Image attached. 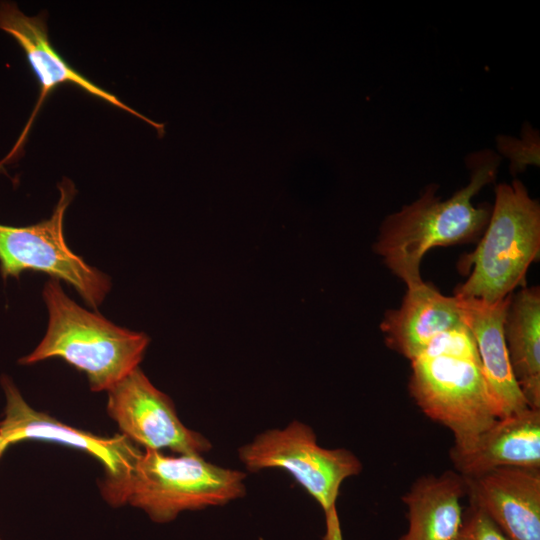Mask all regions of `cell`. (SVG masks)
Masks as SVG:
<instances>
[{
	"label": "cell",
	"mask_w": 540,
	"mask_h": 540,
	"mask_svg": "<svg viewBox=\"0 0 540 540\" xmlns=\"http://www.w3.org/2000/svg\"><path fill=\"white\" fill-rule=\"evenodd\" d=\"M411 369L410 395L427 417L451 431L450 455L471 451L498 418L468 327L436 337Z\"/></svg>",
	"instance_id": "7a4b0ae2"
},
{
	"label": "cell",
	"mask_w": 540,
	"mask_h": 540,
	"mask_svg": "<svg viewBox=\"0 0 540 540\" xmlns=\"http://www.w3.org/2000/svg\"><path fill=\"white\" fill-rule=\"evenodd\" d=\"M238 458L250 472L276 468L289 473L323 512L336 506L342 483L362 471L354 453L320 446L313 429L296 420L258 434L238 449Z\"/></svg>",
	"instance_id": "52a82bcc"
},
{
	"label": "cell",
	"mask_w": 540,
	"mask_h": 540,
	"mask_svg": "<svg viewBox=\"0 0 540 540\" xmlns=\"http://www.w3.org/2000/svg\"><path fill=\"white\" fill-rule=\"evenodd\" d=\"M540 252V205L520 181L495 189L485 233L478 246L461 260L472 273L455 295L488 303L505 299L525 278Z\"/></svg>",
	"instance_id": "277c9868"
},
{
	"label": "cell",
	"mask_w": 540,
	"mask_h": 540,
	"mask_svg": "<svg viewBox=\"0 0 540 540\" xmlns=\"http://www.w3.org/2000/svg\"><path fill=\"white\" fill-rule=\"evenodd\" d=\"M456 540H510L498 525L473 504L464 509Z\"/></svg>",
	"instance_id": "ac0fdd59"
},
{
	"label": "cell",
	"mask_w": 540,
	"mask_h": 540,
	"mask_svg": "<svg viewBox=\"0 0 540 540\" xmlns=\"http://www.w3.org/2000/svg\"><path fill=\"white\" fill-rule=\"evenodd\" d=\"M511 295L494 303L455 295L475 340L497 418L529 407L513 375L503 330Z\"/></svg>",
	"instance_id": "7c38bea8"
},
{
	"label": "cell",
	"mask_w": 540,
	"mask_h": 540,
	"mask_svg": "<svg viewBox=\"0 0 540 540\" xmlns=\"http://www.w3.org/2000/svg\"><path fill=\"white\" fill-rule=\"evenodd\" d=\"M450 458L466 478L499 468L540 470V409L527 407L496 419L471 451Z\"/></svg>",
	"instance_id": "4fadbf2b"
},
{
	"label": "cell",
	"mask_w": 540,
	"mask_h": 540,
	"mask_svg": "<svg viewBox=\"0 0 540 540\" xmlns=\"http://www.w3.org/2000/svg\"><path fill=\"white\" fill-rule=\"evenodd\" d=\"M8 446H10V444L2 436H0V458L2 457Z\"/></svg>",
	"instance_id": "d6986e66"
},
{
	"label": "cell",
	"mask_w": 540,
	"mask_h": 540,
	"mask_svg": "<svg viewBox=\"0 0 540 540\" xmlns=\"http://www.w3.org/2000/svg\"><path fill=\"white\" fill-rule=\"evenodd\" d=\"M242 471L224 468L201 454L168 456L144 449L124 493V504L142 509L156 523L173 521L181 512L222 506L246 492Z\"/></svg>",
	"instance_id": "5b68a950"
},
{
	"label": "cell",
	"mask_w": 540,
	"mask_h": 540,
	"mask_svg": "<svg viewBox=\"0 0 540 540\" xmlns=\"http://www.w3.org/2000/svg\"><path fill=\"white\" fill-rule=\"evenodd\" d=\"M503 330L515 380L529 407L540 409L539 287L511 295Z\"/></svg>",
	"instance_id": "2e32d148"
},
{
	"label": "cell",
	"mask_w": 540,
	"mask_h": 540,
	"mask_svg": "<svg viewBox=\"0 0 540 540\" xmlns=\"http://www.w3.org/2000/svg\"><path fill=\"white\" fill-rule=\"evenodd\" d=\"M539 135L530 126L525 125L521 138L499 136L498 150L510 160L511 171L524 170L528 165H539Z\"/></svg>",
	"instance_id": "e0dca14e"
},
{
	"label": "cell",
	"mask_w": 540,
	"mask_h": 540,
	"mask_svg": "<svg viewBox=\"0 0 540 540\" xmlns=\"http://www.w3.org/2000/svg\"><path fill=\"white\" fill-rule=\"evenodd\" d=\"M500 158L490 150L470 156V181L449 199L441 200L430 185L422 195L382 224L376 252L407 288L422 283L420 263L436 246L470 242L485 229L492 207L475 206L473 197L497 174Z\"/></svg>",
	"instance_id": "6da1fadb"
},
{
	"label": "cell",
	"mask_w": 540,
	"mask_h": 540,
	"mask_svg": "<svg viewBox=\"0 0 540 540\" xmlns=\"http://www.w3.org/2000/svg\"><path fill=\"white\" fill-rule=\"evenodd\" d=\"M6 404L0 421V436L10 445L25 440L56 442L86 452L102 463L105 479L101 493L112 506L123 505L126 486L142 453L125 435L101 437L80 430L32 408L13 381L1 378Z\"/></svg>",
	"instance_id": "ba28073f"
},
{
	"label": "cell",
	"mask_w": 540,
	"mask_h": 540,
	"mask_svg": "<svg viewBox=\"0 0 540 540\" xmlns=\"http://www.w3.org/2000/svg\"><path fill=\"white\" fill-rule=\"evenodd\" d=\"M107 412L122 434L144 449L202 454L212 448L200 433L179 419L173 401L157 389L140 367L108 391Z\"/></svg>",
	"instance_id": "9c48e42d"
},
{
	"label": "cell",
	"mask_w": 540,
	"mask_h": 540,
	"mask_svg": "<svg viewBox=\"0 0 540 540\" xmlns=\"http://www.w3.org/2000/svg\"><path fill=\"white\" fill-rule=\"evenodd\" d=\"M43 298L49 313L46 334L30 354L19 359L20 364L61 358L86 374L94 392L108 391L139 367L149 344L145 333L117 326L82 308L55 278L46 282Z\"/></svg>",
	"instance_id": "3957f363"
},
{
	"label": "cell",
	"mask_w": 540,
	"mask_h": 540,
	"mask_svg": "<svg viewBox=\"0 0 540 540\" xmlns=\"http://www.w3.org/2000/svg\"><path fill=\"white\" fill-rule=\"evenodd\" d=\"M463 326L457 297L425 282L407 288L400 308L389 311L381 324L387 345L410 361L439 335Z\"/></svg>",
	"instance_id": "5bb4252c"
},
{
	"label": "cell",
	"mask_w": 540,
	"mask_h": 540,
	"mask_svg": "<svg viewBox=\"0 0 540 540\" xmlns=\"http://www.w3.org/2000/svg\"><path fill=\"white\" fill-rule=\"evenodd\" d=\"M1 540V539H0Z\"/></svg>",
	"instance_id": "ffe728a7"
},
{
	"label": "cell",
	"mask_w": 540,
	"mask_h": 540,
	"mask_svg": "<svg viewBox=\"0 0 540 540\" xmlns=\"http://www.w3.org/2000/svg\"><path fill=\"white\" fill-rule=\"evenodd\" d=\"M464 478L456 471L425 475L403 495L407 531L398 540H456L463 519Z\"/></svg>",
	"instance_id": "9a60e30c"
},
{
	"label": "cell",
	"mask_w": 540,
	"mask_h": 540,
	"mask_svg": "<svg viewBox=\"0 0 540 540\" xmlns=\"http://www.w3.org/2000/svg\"><path fill=\"white\" fill-rule=\"evenodd\" d=\"M0 29L13 37L23 49L29 65L40 85L39 98L28 119L23 132L14 148L0 163H6L15 157L26 140L28 132L47 96L59 85L72 84L145 121L158 132L159 137L165 133V124L157 123L135 111L115 95L97 86L73 67L54 49L49 41L47 26L43 14L25 15L15 3L0 2Z\"/></svg>",
	"instance_id": "30bf717a"
},
{
	"label": "cell",
	"mask_w": 540,
	"mask_h": 540,
	"mask_svg": "<svg viewBox=\"0 0 540 540\" xmlns=\"http://www.w3.org/2000/svg\"><path fill=\"white\" fill-rule=\"evenodd\" d=\"M59 193L48 219L22 227L0 224V271L3 278H17L24 271L45 272L73 286L96 309L110 291L111 282L68 247L63 223L65 211L76 194L73 182L64 179Z\"/></svg>",
	"instance_id": "8992f818"
},
{
	"label": "cell",
	"mask_w": 540,
	"mask_h": 540,
	"mask_svg": "<svg viewBox=\"0 0 540 540\" xmlns=\"http://www.w3.org/2000/svg\"><path fill=\"white\" fill-rule=\"evenodd\" d=\"M463 478L469 503L510 540H540V470L499 468Z\"/></svg>",
	"instance_id": "8fae6325"
}]
</instances>
